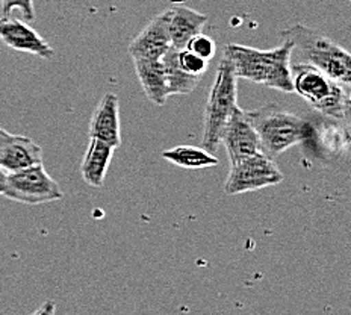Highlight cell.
I'll return each mask as SVG.
<instances>
[{"label": "cell", "mask_w": 351, "mask_h": 315, "mask_svg": "<svg viewBox=\"0 0 351 315\" xmlns=\"http://www.w3.org/2000/svg\"><path fill=\"white\" fill-rule=\"evenodd\" d=\"M291 52L292 43L285 38L280 46L269 50L243 44H228L223 56L228 58L238 79L250 80L283 93H292L294 88L291 79Z\"/></svg>", "instance_id": "obj_1"}, {"label": "cell", "mask_w": 351, "mask_h": 315, "mask_svg": "<svg viewBox=\"0 0 351 315\" xmlns=\"http://www.w3.org/2000/svg\"><path fill=\"white\" fill-rule=\"evenodd\" d=\"M282 36L292 43L291 64H309L350 88L351 58L346 49L306 25L283 29Z\"/></svg>", "instance_id": "obj_2"}, {"label": "cell", "mask_w": 351, "mask_h": 315, "mask_svg": "<svg viewBox=\"0 0 351 315\" xmlns=\"http://www.w3.org/2000/svg\"><path fill=\"white\" fill-rule=\"evenodd\" d=\"M259 135L262 152L269 158L280 155L313 137V126L302 117L277 105H265L245 111Z\"/></svg>", "instance_id": "obj_3"}, {"label": "cell", "mask_w": 351, "mask_h": 315, "mask_svg": "<svg viewBox=\"0 0 351 315\" xmlns=\"http://www.w3.org/2000/svg\"><path fill=\"white\" fill-rule=\"evenodd\" d=\"M292 88L328 119L348 121L350 88L309 64H291Z\"/></svg>", "instance_id": "obj_4"}, {"label": "cell", "mask_w": 351, "mask_h": 315, "mask_svg": "<svg viewBox=\"0 0 351 315\" xmlns=\"http://www.w3.org/2000/svg\"><path fill=\"white\" fill-rule=\"evenodd\" d=\"M238 78L228 58H221L217 75L212 84L208 104L204 108L202 148L214 152L221 144L223 130L232 113L238 106Z\"/></svg>", "instance_id": "obj_5"}, {"label": "cell", "mask_w": 351, "mask_h": 315, "mask_svg": "<svg viewBox=\"0 0 351 315\" xmlns=\"http://www.w3.org/2000/svg\"><path fill=\"white\" fill-rule=\"evenodd\" d=\"M2 196L17 203L38 207L61 200L64 194L58 182L46 172L43 164H38L25 170L6 173Z\"/></svg>", "instance_id": "obj_6"}, {"label": "cell", "mask_w": 351, "mask_h": 315, "mask_svg": "<svg viewBox=\"0 0 351 315\" xmlns=\"http://www.w3.org/2000/svg\"><path fill=\"white\" fill-rule=\"evenodd\" d=\"M283 180V173L276 165L273 158L263 152L244 158L230 165L224 184V193L229 196L258 191L262 188L279 185Z\"/></svg>", "instance_id": "obj_7"}, {"label": "cell", "mask_w": 351, "mask_h": 315, "mask_svg": "<svg viewBox=\"0 0 351 315\" xmlns=\"http://www.w3.org/2000/svg\"><path fill=\"white\" fill-rule=\"evenodd\" d=\"M221 144H224L226 152H228L230 165L254 155V153L262 152L258 132L248 120L245 111L239 106L235 108V111L232 113L230 119L226 123Z\"/></svg>", "instance_id": "obj_8"}, {"label": "cell", "mask_w": 351, "mask_h": 315, "mask_svg": "<svg viewBox=\"0 0 351 315\" xmlns=\"http://www.w3.org/2000/svg\"><path fill=\"white\" fill-rule=\"evenodd\" d=\"M0 40L12 50L35 55L44 61L52 60L55 55L53 47L27 21L11 16L0 19Z\"/></svg>", "instance_id": "obj_9"}, {"label": "cell", "mask_w": 351, "mask_h": 315, "mask_svg": "<svg viewBox=\"0 0 351 315\" xmlns=\"http://www.w3.org/2000/svg\"><path fill=\"white\" fill-rule=\"evenodd\" d=\"M171 47L168 34V10L153 19L129 44V55L136 60H162Z\"/></svg>", "instance_id": "obj_10"}, {"label": "cell", "mask_w": 351, "mask_h": 315, "mask_svg": "<svg viewBox=\"0 0 351 315\" xmlns=\"http://www.w3.org/2000/svg\"><path fill=\"white\" fill-rule=\"evenodd\" d=\"M38 164H43V149L40 145L32 138L8 132L0 143V168L5 173H14Z\"/></svg>", "instance_id": "obj_11"}, {"label": "cell", "mask_w": 351, "mask_h": 315, "mask_svg": "<svg viewBox=\"0 0 351 315\" xmlns=\"http://www.w3.org/2000/svg\"><path fill=\"white\" fill-rule=\"evenodd\" d=\"M90 138L104 141L112 148L121 144L120 100L114 93H106L96 106L90 121Z\"/></svg>", "instance_id": "obj_12"}, {"label": "cell", "mask_w": 351, "mask_h": 315, "mask_svg": "<svg viewBox=\"0 0 351 315\" xmlns=\"http://www.w3.org/2000/svg\"><path fill=\"white\" fill-rule=\"evenodd\" d=\"M206 21V16L188 6L168 8V34H170L171 47L178 50L185 49L188 41L203 31Z\"/></svg>", "instance_id": "obj_13"}, {"label": "cell", "mask_w": 351, "mask_h": 315, "mask_svg": "<svg viewBox=\"0 0 351 315\" xmlns=\"http://www.w3.org/2000/svg\"><path fill=\"white\" fill-rule=\"evenodd\" d=\"M114 150L115 148H112V145L91 138L90 145H88L84 155L82 164H80V174H82V179L88 185L94 188L104 187Z\"/></svg>", "instance_id": "obj_14"}, {"label": "cell", "mask_w": 351, "mask_h": 315, "mask_svg": "<svg viewBox=\"0 0 351 315\" xmlns=\"http://www.w3.org/2000/svg\"><path fill=\"white\" fill-rule=\"evenodd\" d=\"M136 76L140 79L143 91L150 102L164 106L168 96L167 76L162 60H136L134 61Z\"/></svg>", "instance_id": "obj_15"}, {"label": "cell", "mask_w": 351, "mask_h": 315, "mask_svg": "<svg viewBox=\"0 0 351 315\" xmlns=\"http://www.w3.org/2000/svg\"><path fill=\"white\" fill-rule=\"evenodd\" d=\"M178 49L170 47L167 54L162 56V64L167 76L168 96H176V94H189L199 86L202 76L188 75L179 67L178 64Z\"/></svg>", "instance_id": "obj_16"}, {"label": "cell", "mask_w": 351, "mask_h": 315, "mask_svg": "<svg viewBox=\"0 0 351 315\" xmlns=\"http://www.w3.org/2000/svg\"><path fill=\"white\" fill-rule=\"evenodd\" d=\"M162 158L188 170H203L218 165V158L203 148H194V145H178V148L168 149L162 152Z\"/></svg>", "instance_id": "obj_17"}, {"label": "cell", "mask_w": 351, "mask_h": 315, "mask_svg": "<svg viewBox=\"0 0 351 315\" xmlns=\"http://www.w3.org/2000/svg\"><path fill=\"white\" fill-rule=\"evenodd\" d=\"M178 64L179 67L188 75L203 76L209 67V61L197 56L195 54L189 52L188 49H182L178 52Z\"/></svg>", "instance_id": "obj_18"}, {"label": "cell", "mask_w": 351, "mask_h": 315, "mask_svg": "<svg viewBox=\"0 0 351 315\" xmlns=\"http://www.w3.org/2000/svg\"><path fill=\"white\" fill-rule=\"evenodd\" d=\"M185 49H188L189 52L195 54L197 56H200V58H203V60H206V61H210L212 58H214L215 54H217V44H215V41L212 40L210 36L204 35L202 32L194 35L193 38L188 41Z\"/></svg>", "instance_id": "obj_19"}, {"label": "cell", "mask_w": 351, "mask_h": 315, "mask_svg": "<svg viewBox=\"0 0 351 315\" xmlns=\"http://www.w3.org/2000/svg\"><path fill=\"white\" fill-rule=\"evenodd\" d=\"M0 8H2L3 17H10L12 11H20L23 14L25 21L35 20L34 0H0Z\"/></svg>", "instance_id": "obj_20"}, {"label": "cell", "mask_w": 351, "mask_h": 315, "mask_svg": "<svg viewBox=\"0 0 351 315\" xmlns=\"http://www.w3.org/2000/svg\"><path fill=\"white\" fill-rule=\"evenodd\" d=\"M56 314V303L49 300V302H44L38 310L34 311L31 315H55Z\"/></svg>", "instance_id": "obj_21"}, {"label": "cell", "mask_w": 351, "mask_h": 315, "mask_svg": "<svg viewBox=\"0 0 351 315\" xmlns=\"http://www.w3.org/2000/svg\"><path fill=\"white\" fill-rule=\"evenodd\" d=\"M5 179H6V173L0 168V196L3 193V187H5Z\"/></svg>", "instance_id": "obj_22"}, {"label": "cell", "mask_w": 351, "mask_h": 315, "mask_svg": "<svg viewBox=\"0 0 351 315\" xmlns=\"http://www.w3.org/2000/svg\"><path fill=\"white\" fill-rule=\"evenodd\" d=\"M6 134H8V132H6L5 129H0V143L3 141V138L6 137Z\"/></svg>", "instance_id": "obj_23"}]
</instances>
